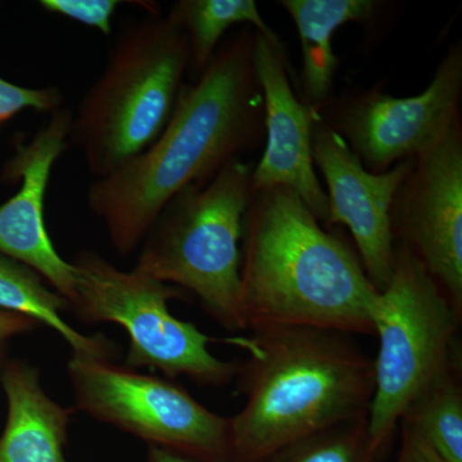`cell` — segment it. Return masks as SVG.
<instances>
[{
	"mask_svg": "<svg viewBox=\"0 0 462 462\" xmlns=\"http://www.w3.org/2000/svg\"><path fill=\"white\" fill-rule=\"evenodd\" d=\"M41 7L48 14H58L98 30L103 35L112 33V17L121 5L118 0H42Z\"/></svg>",
	"mask_w": 462,
	"mask_h": 462,
	"instance_id": "cell-21",
	"label": "cell"
},
{
	"mask_svg": "<svg viewBox=\"0 0 462 462\" xmlns=\"http://www.w3.org/2000/svg\"><path fill=\"white\" fill-rule=\"evenodd\" d=\"M227 342L248 355L236 369L245 402L229 418L231 462H261L296 440L369 415L373 358L352 334L276 327Z\"/></svg>",
	"mask_w": 462,
	"mask_h": 462,
	"instance_id": "cell-3",
	"label": "cell"
},
{
	"mask_svg": "<svg viewBox=\"0 0 462 462\" xmlns=\"http://www.w3.org/2000/svg\"><path fill=\"white\" fill-rule=\"evenodd\" d=\"M67 374L75 410L149 447L199 462H231L229 418L207 409L182 385L85 354L71 355Z\"/></svg>",
	"mask_w": 462,
	"mask_h": 462,
	"instance_id": "cell-8",
	"label": "cell"
},
{
	"mask_svg": "<svg viewBox=\"0 0 462 462\" xmlns=\"http://www.w3.org/2000/svg\"><path fill=\"white\" fill-rule=\"evenodd\" d=\"M296 23L302 51L300 81L306 105L319 109L327 105L333 90L338 60L333 38L349 23H366L375 14L372 0H282L279 2Z\"/></svg>",
	"mask_w": 462,
	"mask_h": 462,
	"instance_id": "cell-15",
	"label": "cell"
},
{
	"mask_svg": "<svg viewBox=\"0 0 462 462\" xmlns=\"http://www.w3.org/2000/svg\"><path fill=\"white\" fill-rule=\"evenodd\" d=\"M7 352V342H0V374H2L3 365H5V360L8 358Z\"/></svg>",
	"mask_w": 462,
	"mask_h": 462,
	"instance_id": "cell-25",
	"label": "cell"
},
{
	"mask_svg": "<svg viewBox=\"0 0 462 462\" xmlns=\"http://www.w3.org/2000/svg\"><path fill=\"white\" fill-rule=\"evenodd\" d=\"M38 327V322L27 316L0 310V342H8L14 337L32 333Z\"/></svg>",
	"mask_w": 462,
	"mask_h": 462,
	"instance_id": "cell-23",
	"label": "cell"
},
{
	"mask_svg": "<svg viewBox=\"0 0 462 462\" xmlns=\"http://www.w3.org/2000/svg\"><path fill=\"white\" fill-rule=\"evenodd\" d=\"M254 166L231 161L206 184L179 191L143 239L135 272L199 298L209 318L245 331L240 312L243 223Z\"/></svg>",
	"mask_w": 462,
	"mask_h": 462,
	"instance_id": "cell-5",
	"label": "cell"
},
{
	"mask_svg": "<svg viewBox=\"0 0 462 462\" xmlns=\"http://www.w3.org/2000/svg\"><path fill=\"white\" fill-rule=\"evenodd\" d=\"M400 428V447L394 462H445L403 425Z\"/></svg>",
	"mask_w": 462,
	"mask_h": 462,
	"instance_id": "cell-22",
	"label": "cell"
},
{
	"mask_svg": "<svg viewBox=\"0 0 462 462\" xmlns=\"http://www.w3.org/2000/svg\"><path fill=\"white\" fill-rule=\"evenodd\" d=\"M367 416L296 440L261 462H380L385 452L374 445Z\"/></svg>",
	"mask_w": 462,
	"mask_h": 462,
	"instance_id": "cell-19",
	"label": "cell"
},
{
	"mask_svg": "<svg viewBox=\"0 0 462 462\" xmlns=\"http://www.w3.org/2000/svg\"><path fill=\"white\" fill-rule=\"evenodd\" d=\"M187 35L149 14L118 35L105 69L72 118L69 143L102 179L151 147L171 118L189 69Z\"/></svg>",
	"mask_w": 462,
	"mask_h": 462,
	"instance_id": "cell-4",
	"label": "cell"
},
{
	"mask_svg": "<svg viewBox=\"0 0 462 462\" xmlns=\"http://www.w3.org/2000/svg\"><path fill=\"white\" fill-rule=\"evenodd\" d=\"M32 267L0 254V310L27 316L56 331L74 354L115 357V345L102 334L87 337L62 318L69 310L66 298L45 284Z\"/></svg>",
	"mask_w": 462,
	"mask_h": 462,
	"instance_id": "cell-16",
	"label": "cell"
},
{
	"mask_svg": "<svg viewBox=\"0 0 462 462\" xmlns=\"http://www.w3.org/2000/svg\"><path fill=\"white\" fill-rule=\"evenodd\" d=\"M254 65L264 106V152L252 171V190L296 191L322 226H330L328 197L315 171L312 126L318 109L297 98L282 42L254 30Z\"/></svg>",
	"mask_w": 462,
	"mask_h": 462,
	"instance_id": "cell-13",
	"label": "cell"
},
{
	"mask_svg": "<svg viewBox=\"0 0 462 462\" xmlns=\"http://www.w3.org/2000/svg\"><path fill=\"white\" fill-rule=\"evenodd\" d=\"M63 107L62 91L56 87L26 88L0 78V126L20 112H56Z\"/></svg>",
	"mask_w": 462,
	"mask_h": 462,
	"instance_id": "cell-20",
	"label": "cell"
},
{
	"mask_svg": "<svg viewBox=\"0 0 462 462\" xmlns=\"http://www.w3.org/2000/svg\"><path fill=\"white\" fill-rule=\"evenodd\" d=\"M74 112L60 108L30 141H16V151L3 169V181L20 184L0 205V254L35 270L69 310L76 298L75 269L58 254L45 225V196L51 169L69 148Z\"/></svg>",
	"mask_w": 462,
	"mask_h": 462,
	"instance_id": "cell-12",
	"label": "cell"
},
{
	"mask_svg": "<svg viewBox=\"0 0 462 462\" xmlns=\"http://www.w3.org/2000/svg\"><path fill=\"white\" fill-rule=\"evenodd\" d=\"M0 384L7 398L0 462H67V431L75 409L51 400L38 367L21 358L5 360Z\"/></svg>",
	"mask_w": 462,
	"mask_h": 462,
	"instance_id": "cell-14",
	"label": "cell"
},
{
	"mask_svg": "<svg viewBox=\"0 0 462 462\" xmlns=\"http://www.w3.org/2000/svg\"><path fill=\"white\" fill-rule=\"evenodd\" d=\"M378 293L357 254L324 229L296 191L252 190L240 263L245 330L309 327L374 336Z\"/></svg>",
	"mask_w": 462,
	"mask_h": 462,
	"instance_id": "cell-2",
	"label": "cell"
},
{
	"mask_svg": "<svg viewBox=\"0 0 462 462\" xmlns=\"http://www.w3.org/2000/svg\"><path fill=\"white\" fill-rule=\"evenodd\" d=\"M166 17L187 35L189 69L196 79L214 60L221 39L233 26H251L269 41L282 42L263 20L254 0H180Z\"/></svg>",
	"mask_w": 462,
	"mask_h": 462,
	"instance_id": "cell-17",
	"label": "cell"
},
{
	"mask_svg": "<svg viewBox=\"0 0 462 462\" xmlns=\"http://www.w3.org/2000/svg\"><path fill=\"white\" fill-rule=\"evenodd\" d=\"M445 462H462L461 361L431 380L410 401L400 424Z\"/></svg>",
	"mask_w": 462,
	"mask_h": 462,
	"instance_id": "cell-18",
	"label": "cell"
},
{
	"mask_svg": "<svg viewBox=\"0 0 462 462\" xmlns=\"http://www.w3.org/2000/svg\"><path fill=\"white\" fill-rule=\"evenodd\" d=\"M76 298L71 311L87 324L114 322L129 336L126 366L158 370L167 378L185 376L205 388H223L236 379L238 363L220 360L209 338L193 322L170 312L180 288L132 270L124 272L100 256L81 251L72 261Z\"/></svg>",
	"mask_w": 462,
	"mask_h": 462,
	"instance_id": "cell-7",
	"label": "cell"
},
{
	"mask_svg": "<svg viewBox=\"0 0 462 462\" xmlns=\"http://www.w3.org/2000/svg\"><path fill=\"white\" fill-rule=\"evenodd\" d=\"M147 462H199L166 449L149 447Z\"/></svg>",
	"mask_w": 462,
	"mask_h": 462,
	"instance_id": "cell-24",
	"label": "cell"
},
{
	"mask_svg": "<svg viewBox=\"0 0 462 462\" xmlns=\"http://www.w3.org/2000/svg\"><path fill=\"white\" fill-rule=\"evenodd\" d=\"M312 158L327 184L330 225L348 227L365 273L382 291L391 279L396 248L391 207L415 158L401 161L385 172L369 171L319 111L312 126Z\"/></svg>",
	"mask_w": 462,
	"mask_h": 462,
	"instance_id": "cell-11",
	"label": "cell"
},
{
	"mask_svg": "<svg viewBox=\"0 0 462 462\" xmlns=\"http://www.w3.org/2000/svg\"><path fill=\"white\" fill-rule=\"evenodd\" d=\"M461 318L420 261L397 242L391 279L370 312L379 351L367 422L380 451H387L410 401L461 361Z\"/></svg>",
	"mask_w": 462,
	"mask_h": 462,
	"instance_id": "cell-6",
	"label": "cell"
},
{
	"mask_svg": "<svg viewBox=\"0 0 462 462\" xmlns=\"http://www.w3.org/2000/svg\"><path fill=\"white\" fill-rule=\"evenodd\" d=\"M394 240L420 261L462 316V124L413 160L391 207Z\"/></svg>",
	"mask_w": 462,
	"mask_h": 462,
	"instance_id": "cell-10",
	"label": "cell"
},
{
	"mask_svg": "<svg viewBox=\"0 0 462 462\" xmlns=\"http://www.w3.org/2000/svg\"><path fill=\"white\" fill-rule=\"evenodd\" d=\"M461 97L462 47L457 42L421 94L398 98L374 87L342 97L319 114L365 169L382 173L436 144L461 118Z\"/></svg>",
	"mask_w": 462,
	"mask_h": 462,
	"instance_id": "cell-9",
	"label": "cell"
},
{
	"mask_svg": "<svg viewBox=\"0 0 462 462\" xmlns=\"http://www.w3.org/2000/svg\"><path fill=\"white\" fill-rule=\"evenodd\" d=\"M264 138L263 90L254 65V29L243 27L184 85L171 118L151 147L88 190L89 208L112 247L129 256L175 194L206 184Z\"/></svg>",
	"mask_w": 462,
	"mask_h": 462,
	"instance_id": "cell-1",
	"label": "cell"
}]
</instances>
